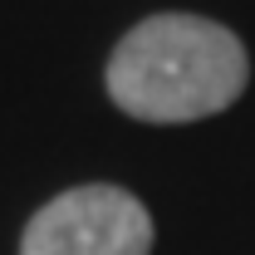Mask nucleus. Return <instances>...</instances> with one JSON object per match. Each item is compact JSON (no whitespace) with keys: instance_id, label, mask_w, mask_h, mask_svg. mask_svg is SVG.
Listing matches in <instances>:
<instances>
[{"instance_id":"nucleus-1","label":"nucleus","mask_w":255,"mask_h":255,"mask_svg":"<svg viewBox=\"0 0 255 255\" xmlns=\"http://www.w3.org/2000/svg\"><path fill=\"white\" fill-rule=\"evenodd\" d=\"M241 34L206 15H147L108 54V98L142 123H196L246 94Z\"/></svg>"},{"instance_id":"nucleus-2","label":"nucleus","mask_w":255,"mask_h":255,"mask_svg":"<svg viewBox=\"0 0 255 255\" xmlns=\"http://www.w3.org/2000/svg\"><path fill=\"white\" fill-rule=\"evenodd\" d=\"M152 216L132 191L113 182H84L59 191L30 216L20 255H147Z\"/></svg>"}]
</instances>
